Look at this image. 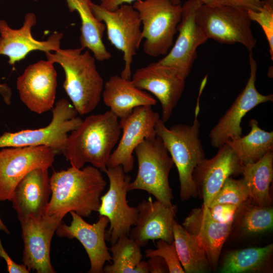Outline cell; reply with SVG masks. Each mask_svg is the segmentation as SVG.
I'll list each match as a JSON object with an SVG mask.
<instances>
[{"label": "cell", "instance_id": "1", "mask_svg": "<svg viewBox=\"0 0 273 273\" xmlns=\"http://www.w3.org/2000/svg\"><path fill=\"white\" fill-rule=\"evenodd\" d=\"M50 181L51 197L45 214L62 217L71 211L82 217L98 211L107 185L101 170L92 165L54 171Z\"/></svg>", "mask_w": 273, "mask_h": 273}, {"label": "cell", "instance_id": "2", "mask_svg": "<svg viewBox=\"0 0 273 273\" xmlns=\"http://www.w3.org/2000/svg\"><path fill=\"white\" fill-rule=\"evenodd\" d=\"M118 119L109 110L82 120L68 134L62 153L71 166L80 169L89 163L104 172L120 137Z\"/></svg>", "mask_w": 273, "mask_h": 273}, {"label": "cell", "instance_id": "3", "mask_svg": "<svg viewBox=\"0 0 273 273\" xmlns=\"http://www.w3.org/2000/svg\"><path fill=\"white\" fill-rule=\"evenodd\" d=\"M81 47L59 49L46 52L47 60L58 63L63 69L65 78L63 87L77 113L87 114L98 105L104 88V81L98 72L96 59L88 50Z\"/></svg>", "mask_w": 273, "mask_h": 273}, {"label": "cell", "instance_id": "4", "mask_svg": "<svg viewBox=\"0 0 273 273\" xmlns=\"http://www.w3.org/2000/svg\"><path fill=\"white\" fill-rule=\"evenodd\" d=\"M203 88L200 87L195 118L191 125L178 124L167 128L161 119L156 123L157 135L163 142L176 167L182 201L196 197L198 193L193 173L205 152L199 138L200 123L198 119L199 98Z\"/></svg>", "mask_w": 273, "mask_h": 273}, {"label": "cell", "instance_id": "5", "mask_svg": "<svg viewBox=\"0 0 273 273\" xmlns=\"http://www.w3.org/2000/svg\"><path fill=\"white\" fill-rule=\"evenodd\" d=\"M138 170L135 179L130 182L128 191H146L156 200L167 205H172V191L169 175L174 164L161 139L155 138L144 140L134 149Z\"/></svg>", "mask_w": 273, "mask_h": 273}, {"label": "cell", "instance_id": "6", "mask_svg": "<svg viewBox=\"0 0 273 273\" xmlns=\"http://www.w3.org/2000/svg\"><path fill=\"white\" fill-rule=\"evenodd\" d=\"M132 3L142 22L144 52L150 57L165 56L174 43L182 5L170 0H135Z\"/></svg>", "mask_w": 273, "mask_h": 273}, {"label": "cell", "instance_id": "7", "mask_svg": "<svg viewBox=\"0 0 273 273\" xmlns=\"http://www.w3.org/2000/svg\"><path fill=\"white\" fill-rule=\"evenodd\" d=\"M196 19L208 39L219 43H239L249 52L256 44L247 11L218 3L202 4L197 10Z\"/></svg>", "mask_w": 273, "mask_h": 273}, {"label": "cell", "instance_id": "8", "mask_svg": "<svg viewBox=\"0 0 273 273\" xmlns=\"http://www.w3.org/2000/svg\"><path fill=\"white\" fill-rule=\"evenodd\" d=\"M52 110L51 122L44 127L24 129L15 132H5L0 136V148L44 146L62 154L68 132L76 129L82 119L77 111L65 99L58 101Z\"/></svg>", "mask_w": 273, "mask_h": 273}, {"label": "cell", "instance_id": "9", "mask_svg": "<svg viewBox=\"0 0 273 273\" xmlns=\"http://www.w3.org/2000/svg\"><path fill=\"white\" fill-rule=\"evenodd\" d=\"M92 7L96 17L105 24L108 39L123 53L124 67L120 76L130 79L131 64L143 40L138 12L128 4L113 10L94 3Z\"/></svg>", "mask_w": 273, "mask_h": 273}, {"label": "cell", "instance_id": "10", "mask_svg": "<svg viewBox=\"0 0 273 273\" xmlns=\"http://www.w3.org/2000/svg\"><path fill=\"white\" fill-rule=\"evenodd\" d=\"M104 172L109 180V188L100 198L98 212L109 220L110 227L106 232L105 238L113 244L120 237L128 235L131 226L135 224L138 211L136 207L130 206L126 200L131 178L124 172L122 166L107 167Z\"/></svg>", "mask_w": 273, "mask_h": 273}, {"label": "cell", "instance_id": "11", "mask_svg": "<svg viewBox=\"0 0 273 273\" xmlns=\"http://www.w3.org/2000/svg\"><path fill=\"white\" fill-rule=\"evenodd\" d=\"M57 153L44 146L6 147L0 150V201H11L14 190L30 171L49 168Z\"/></svg>", "mask_w": 273, "mask_h": 273}, {"label": "cell", "instance_id": "12", "mask_svg": "<svg viewBox=\"0 0 273 273\" xmlns=\"http://www.w3.org/2000/svg\"><path fill=\"white\" fill-rule=\"evenodd\" d=\"M186 78L176 68L158 61L138 69L131 80L135 86L157 98L162 108L161 120L165 123L181 97Z\"/></svg>", "mask_w": 273, "mask_h": 273}, {"label": "cell", "instance_id": "13", "mask_svg": "<svg viewBox=\"0 0 273 273\" xmlns=\"http://www.w3.org/2000/svg\"><path fill=\"white\" fill-rule=\"evenodd\" d=\"M63 217L43 215L19 218L24 249L22 261L28 270L37 273L56 272L51 262L52 238Z\"/></svg>", "mask_w": 273, "mask_h": 273}, {"label": "cell", "instance_id": "14", "mask_svg": "<svg viewBox=\"0 0 273 273\" xmlns=\"http://www.w3.org/2000/svg\"><path fill=\"white\" fill-rule=\"evenodd\" d=\"M160 118L152 106H145L135 108L129 115L120 119L122 135L111 153L107 167L121 165L126 173L131 171L134 166V149L144 140L157 135L155 126Z\"/></svg>", "mask_w": 273, "mask_h": 273}, {"label": "cell", "instance_id": "15", "mask_svg": "<svg viewBox=\"0 0 273 273\" xmlns=\"http://www.w3.org/2000/svg\"><path fill=\"white\" fill-rule=\"evenodd\" d=\"M249 60L250 75L244 89L210 131L211 144L214 147L218 148L231 138L241 136V123L245 115L257 105L273 100L272 94L262 95L257 90V65L252 52H249Z\"/></svg>", "mask_w": 273, "mask_h": 273}, {"label": "cell", "instance_id": "16", "mask_svg": "<svg viewBox=\"0 0 273 273\" xmlns=\"http://www.w3.org/2000/svg\"><path fill=\"white\" fill-rule=\"evenodd\" d=\"M202 4L200 0H188L181 5L177 37L168 53L159 60L176 68L186 77L197 57V49L208 39L196 19L197 10Z\"/></svg>", "mask_w": 273, "mask_h": 273}, {"label": "cell", "instance_id": "17", "mask_svg": "<svg viewBox=\"0 0 273 273\" xmlns=\"http://www.w3.org/2000/svg\"><path fill=\"white\" fill-rule=\"evenodd\" d=\"M16 84L21 101L30 111L40 114L54 107L57 73L53 62L40 60L30 64Z\"/></svg>", "mask_w": 273, "mask_h": 273}, {"label": "cell", "instance_id": "18", "mask_svg": "<svg viewBox=\"0 0 273 273\" xmlns=\"http://www.w3.org/2000/svg\"><path fill=\"white\" fill-rule=\"evenodd\" d=\"M243 164L232 148L224 144L211 159L201 160L193 173L198 193H201L204 209L208 208L226 179L242 173Z\"/></svg>", "mask_w": 273, "mask_h": 273}, {"label": "cell", "instance_id": "19", "mask_svg": "<svg viewBox=\"0 0 273 273\" xmlns=\"http://www.w3.org/2000/svg\"><path fill=\"white\" fill-rule=\"evenodd\" d=\"M70 213L72 218L70 224L67 225L61 221L56 231L57 235L78 240L89 259L90 267L88 272L103 273L105 262L112 260L105 242L106 229L109 223L108 218L100 215L96 222L90 224L75 212Z\"/></svg>", "mask_w": 273, "mask_h": 273}, {"label": "cell", "instance_id": "20", "mask_svg": "<svg viewBox=\"0 0 273 273\" xmlns=\"http://www.w3.org/2000/svg\"><path fill=\"white\" fill-rule=\"evenodd\" d=\"M36 22V15L32 12L26 14L23 25L19 29H13L6 21L0 20V55L7 56L10 65H15L33 51L46 53L60 49L62 33L55 32L47 40L42 41L33 37L31 30Z\"/></svg>", "mask_w": 273, "mask_h": 273}, {"label": "cell", "instance_id": "21", "mask_svg": "<svg viewBox=\"0 0 273 273\" xmlns=\"http://www.w3.org/2000/svg\"><path fill=\"white\" fill-rule=\"evenodd\" d=\"M138 215L134 226L128 236L141 247L150 240H163L173 242V224L177 211L176 205H167L151 197L140 202L136 206Z\"/></svg>", "mask_w": 273, "mask_h": 273}, {"label": "cell", "instance_id": "22", "mask_svg": "<svg viewBox=\"0 0 273 273\" xmlns=\"http://www.w3.org/2000/svg\"><path fill=\"white\" fill-rule=\"evenodd\" d=\"M233 222L223 223L212 216L209 208L193 209L185 218L182 226L203 247L211 268L217 265L223 246L232 229Z\"/></svg>", "mask_w": 273, "mask_h": 273}, {"label": "cell", "instance_id": "23", "mask_svg": "<svg viewBox=\"0 0 273 273\" xmlns=\"http://www.w3.org/2000/svg\"><path fill=\"white\" fill-rule=\"evenodd\" d=\"M51 195L48 168L29 172L17 185L11 200L18 219L45 214Z\"/></svg>", "mask_w": 273, "mask_h": 273}, {"label": "cell", "instance_id": "24", "mask_svg": "<svg viewBox=\"0 0 273 273\" xmlns=\"http://www.w3.org/2000/svg\"><path fill=\"white\" fill-rule=\"evenodd\" d=\"M102 97L105 104L120 119L129 115L136 107L157 103L152 96L135 86L130 79L116 75L111 76L104 83Z\"/></svg>", "mask_w": 273, "mask_h": 273}, {"label": "cell", "instance_id": "25", "mask_svg": "<svg viewBox=\"0 0 273 273\" xmlns=\"http://www.w3.org/2000/svg\"><path fill=\"white\" fill-rule=\"evenodd\" d=\"M66 2L69 11L77 12L81 19L80 47L90 51L96 60H109L112 54L106 49L102 39L106 26L95 16L92 0H66Z\"/></svg>", "mask_w": 273, "mask_h": 273}, {"label": "cell", "instance_id": "26", "mask_svg": "<svg viewBox=\"0 0 273 273\" xmlns=\"http://www.w3.org/2000/svg\"><path fill=\"white\" fill-rule=\"evenodd\" d=\"M241 174L249 200L259 206H270L272 200L269 190L273 179V149L255 162L243 164Z\"/></svg>", "mask_w": 273, "mask_h": 273}, {"label": "cell", "instance_id": "27", "mask_svg": "<svg viewBox=\"0 0 273 273\" xmlns=\"http://www.w3.org/2000/svg\"><path fill=\"white\" fill-rule=\"evenodd\" d=\"M250 131L244 136L232 138L227 144L243 164L253 163L273 149V132L261 129L255 119L249 121Z\"/></svg>", "mask_w": 273, "mask_h": 273}, {"label": "cell", "instance_id": "28", "mask_svg": "<svg viewBox=\"0 0 273 273\" xmlns=\"http://www.w3.org/2000/svg\"><path fill=\"white\" fill-rule=\"evenodd\" d=\"M173 242L180 263L186 273H204L210 270L205 250L196 239L175 220Z\"/></svg>", "mask_w": 273, "mask_h": 273}, {"label": "cell", "instance_id": "29", "mask_svg": "<svg viewBox=\"0 0 273 273\" xmlns=\"http://www.w3.org/2000/svg\"><path fill=\"white\" fill-rule=\"evenodd\" d=\"M141 247L128 236L124 235L111 244L112 264L104 267L105 273H148L147 261L142 260Z\"/></svg>", "mask_w": 273, "mask_h": 273}, {"label": "cell", "instance_id": "30", "mask_svg": "<svg viewBox=\"0 0 273 273\" xmlns=\"http://www.w3.org/2000/svg\"><path fill=\"white\" fill-rule=\"evenodd\" d=\"M273 244L262 247H250L229 252L225 256L220 272H256L263 270L271 257Z\"/></svg>", "mask_w": 273, "mask_h": 273}, {"label": "cell", "instance_id": "31", "mask_svg": "<svg viewBox=\"0 0 273 273\" xmlns=\"http://www.w3.org/2000/svg\"><path fill=\"white\" fill-rule=\"evenodd\" d=\"M244 233L250 235L263 234L273 227V209L270 206H259L249 199L239 206L234 220Z\"/></svg>", "mask_w": 273, "mask_h": 273}, {"label": "cell", "instance_id": "32", "mask_svg": "<svg viewBox=\"0 0 273 273\" xmlns=\"http://www.w3.org/2000/svg\"><path fill=\"white\" fill-rule=\"evenodd\" d=\"M249 199L246 186L242 179L228 178L213 198L209 207L219 204H232L238 207Z\"/></svg>", "mask_w": 273, "mask_h": 273}, {"label": "cell", "instance_id": "33", "mask_svg": "<svg viewBox=\"0 0 273 273\" xmlns=\"http://www.w3.org/2000/svg\"><path fill=\"white\" fill-rule=\"evenodd\" d=\"M260 9L257 11H248L251 21L261 27L267 40L271 60H273V0H262Z\"/></svg>", "mask_w": 273, "mask_h": 273}, {"label": "cell", "instance_id": "34", "mask_svg": "<svg viewBox=\"0 0 273 273\" xmlns=\"http://www.w3.org/2000/svg\"><path fill=\"white\" fill-rule=\"evenodd\" d=\"M145 256L149 257L158 256L166 262L169 273H185L180 263L174 242L169 243L163 240H158L156 249H148L145 251Z\"/></svg>", "mask_w": 273, "mask_h": 273}, {"label": "cell", "instance_id": "35", "mask_svg": "<svg viewBox=\"0 0 273 273\" xmlns=\"http://www.w3.org/2000/svg\"><path fill=\"white\" fill-rule=\"evenodd\" d=\"M212 216L223 223L234 222L238 206L232 204H219L208 207Z\"/></svg>", "mask_w": 273, "mask_h": 273}, {"label": "cell", "instance_id": "36", "mask_svg": "<svg viewBox=\"0 0 273 273\" xmlns=\"http://www.w3.org/2000/svg\"><path fill=\"white\" fill-rule=\"evenodd\" d=\"M262 0H222L220 3L248 11H258Z\"/></svg>", "mask_w": 273, "mask_h": 273}, {"label": "cell", "instance_id": "37", "mask_svg": "<svg viewBox=\"0 0 273 273\" xmlns=\"http://www.w3.org/2000/svg\"><path fill=\"white\" fill-rule=\"evenodd\" d=\"M0 257L7 264V270L9 273H28L30 271L24 264H19L14 262L4 249L0 239Z\"/></svg>", "mask_w": 273, "mask_h": 273}, {"label": "cell", "instance_id": "38", "mask_svg": "<svg viewBox=\"0 0 273 273\" xmlns=\"http://www.w3.org/2000/svg\"><path fill=\"white\" fill-rule=\"evenodd\" d=\"M147 262L149 272L167 273L168 268L165 260L161 257L154 256L148 257Z\"/></svg>", "mask_w": 273, "mask_h": 273}, {"label": "cell", "instance_id": "39", "mask_svg": "<svg viewBox=\"0 0 273 273\" xmlns=\"http://www.w3.org/2000/svg\"><path fill=\"white\" fill-rule=\"evenodd\" d=\"M135 0H104L100 5L105 9L113 10L124 4H131ZM175 5H181V0H170Z\"/></svg>", "mask_w": 273, "mask_h": 273}, {"label": "cell", "instance_id": "40", "mask_svg": "<svg viewBox=\"0 0 273 273\" xmlns=\"http://www.w3.org/2000/svg\"><path fill=\"white\" fill-rule=\"evenodd\" d=\"M0 95L2 96L5 103L7 105L11 104L12 95V90L6 83H0Z\"/></svg>", "mask_w": 273, "mask_h": 273}, {"label": "cell", "instance_id": "41", "mask_svg": "<svg viewBox=\"0 0 273 273\" xmlns=\"http://www.w3.org/2000/svg\"><path fill=\"white\" fill-rule=\"evenodd\" d=\"M202 4L212 5L220 3L222 0H200Z\"/></svg>", "mask_w": 273, "mask_h": 273}, {"label": "cell", "instance_id": "42", "mask_svg": "<svg viewBox=\"0 0 273 273\" xmlns=\"http://www.w3.org/2000/svg\"><path fill=\"white\" fill-rule=\"evenodd\" d=\"M0 230L3 231L6 233L8 234H10V232L8 230V229L7 228V226L4 224L3 221L2 220L1 217H0Z\"/></svg>", "mask_w": 273, "mask_h": 273}, {"label": "cell", "instance_id": "43", "mask_svg": "<svg viewBox=\"0 0 273 273\" xmlns=\"http://www.w3.org/2000/svg\"><path fill=\"white\" fill-rule=\"evenodd\" d=\"M34 2H36L38 0H33Z\"/></svg>", "mask_w": 273, "mask_h": 273}, {"label": "cell", "instance_id": "44", "mask_svg": "<svg viewBox=\"0 0 273 273\" xmlns=\"http://www.w3.org/2000/svg\"><path fill=\"white\" fill-rule=\"evenodd\" d=\"M104 1V0H100L101 2H102V1Z\"/></svg>", "mask_w": 273, "mask_h": 273}, {"label": "cell", "instance_id": "45", "mask_svg": "<svg viewBox=\"0 0 273 273\" xmlns=\"http://www.w3.org/2000/svg\"><path fill=\"white\" fill-rule=\"evenodd\" d=\"M1 1V0H0V1Z\"/></svg>", "mask_w": 273, "mask_h": 273}]
</instances>
